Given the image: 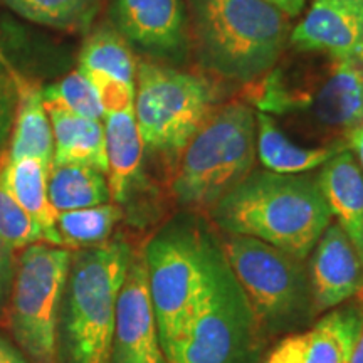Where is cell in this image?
<instances>
[{"mask_svg":"<svg viewBox=\"0 0 363 363\" xmlns=\"http://www.w3.org/2000/svg\"><path fill=\"white\" fill-rule=\"evenodd\" d=\"M257 331L259 321L217 242L203 294L174 343L163 350L165 362L244 363Z\"/></svg>","mask_w":363,"mask_h":363,"instance_id":"5","label":"cell"},{"mask_svg":"<svg viewBox=\"0 0 363 363\" xmlns=\"http://www.w3.org/2000/svg\"><path fill=\"white\" fill-rule=\"evenodd\" d=\"M216 240L192 220H174L143 251L162 350L170 347L203 294Z\"/></svg>","mask_w":363,"mask_h":363,"instance_id":"6","label":"cell"},{"mask_svg":"<svg viewBox=\"0 0 363 363\" xmlns=\"http://www.w3.org/2000/svg\"><path fill=\"white\" fill-rule=\"evenodd\" d=\"M0 363H29V360L9 340L0 337Z\"/></svg>","mask_w":363,"mask_h":363,"instance_id":"30","label":"cell"},{"mask_svg":"<svg viewBox=\"0 0 363 363\" xmlns=\"http://www.w3.org/2000/svg\"><path fill=\"white\" fill-rule=\"evenodd\" d=\"M342 145L330 147H303L283 133L272 115L256 113V153L261 165L276 174H306L321 169Z\"/></svg>","mask_w":363,"mask_h":363,"instance_id":"20","label":"cell"},{"mask_svg":"<svg viewBox=\"0 0 363 363\" xmlns=\"http://www.w3.org/2000/svg\"><path fill=\"white\" fill-rule=\"evenodd\" d=\"M121 219V208L115 203H101L78 211L59 212L57 233L62 246L72 249L96 247L108 242Z\"/></svg>","mask_w":363,"mask_h":363,"instance_id":"24","label":"cell"},{"mask_svg":"<svg viewBox=\"0 0 363 363\" xmlns=\"http://www.w3.org/2000/svg\"><path fill=\"white\" fill-rule=\"evenodd\" d=\"M6 6L35 24L74 30L88 26L99 0H4Z\"/></svg>","mask_w":363,"mask_h":363,"instance_id":"25","label":"cell"},{"mask_svg":"<svg viewBox=\"0 0 363 363\" xmlns=\"http://www.w3.org/2000/svg\"><path fill=\"white\" fill-rule=\"evenodd\" d=\"M254 98L267 115L303 113L326 130L350 135L363 123V59H331L313 72L271 69Z\"/></svg>","mask_w":363,"mask_h":363,"instance_id":"9","label":"cell"},{"mask_svg":"<svg viewBox=\"0 0 363 363\" xmlns=\"http://www.w3.org/2000/svg\"><path fill=\"white\" fill-rule=\"evenodd\" d=\"M104 145H106L108 172L111 199L125 202L131 185L138 177L143 158V140L135 118V108L104 113Z\"/></svg>","mask_w":363,"mask_h":363,"instance_id":"18","label":"cell"},{"mask_svg":"<svg viewBox=\"0 0 363 363\" xmlns=\"http://www.w3.org/2000/svg\"><path fill=\"white\" fill-rule=\"evenodd\" d=\"M310 284L315 313L342 306L363 289V267L352 240L337 222H331L313 247Z\"/></svg>","mask_w":363,"mask_h":363,"instance_id":"14","label":"cell"},{"mask_svg":"<svg viewBox=\"0 0 363 363\" xmlns=\"http://www.w3.org/2000/svg\"><path fill=\"white\" fill-rule=\"evenodd\" d=\"M17 110V86L9 66L0 67V152L11 140Z\"/></svg>","mask_w":363,"mask_h":363,"instance_id":"28","label":"cell"},{"mask_svg":"<svg viewBox=\"0 0 363 363\" xmlns=\"http://www.w3.org/2000/svg\"><path fill=\"white\" fill-rule=\"evenodd\" d=\"M49 170L34 158L0 163V185L39 227L43 240L52 246H62L57 233V212L49 202Z\"/></svg>","mask_w":363,"mask_h":363,"instance_id":"19","label":"cell"},{"mask_svg":"<svg viewBox=\"0 0 363 363\" xmlns=\"http://www.w3.org/2000/svg\"><path fill=\"white\" fill-rule=\"evenodd\" d=\"M13 281V251L0 240V305L11 291Z\"/></svg>","mask_w":363,"mask_h":363,"instance_id":"29","label":"cell"},{"mask_svg":"<svg viewBox=\"0 0 363 363\" xmlns=\"http://www.w3.org/2000/svg\"><path fill=\"white\" fill-rule=\"evenodd\" d=\"M131 259L123 239L71 254L57 321L62 363H110L116 303Z\"/></svg>","mask_w":363,"mask_h":363,"instance_id":"3","label":"cell"},{"mask_svg":"<svg viewBox=\"0 0 363 363\" xmlns=\"http://www.w3.org/2000/svg\"><path fill=\"white\" fill-rule=\"evenodd\" d=\"M348 150L357 158L358 165L363 170V123L358 125L355 130L348 135Z\"/></svg>","mask_w":363,"mask_h":363,"instance_id":"31","label":"cell"},{"mask_svg":"<svg viewBox=\"0 0 363 363\" xmlns=\"http://www.w3.org/2000/svg\"><path fill=\"white\" fill-rule=\"evenodd\" d=\"M136 65L123 35L110 29L91 35L79 54V71L88 78H106L135 86Z\"/></svg>","mask_w":363,"mask_h":363,"instance_id":"23","label":"cell"},{"mask_svg":"<svg viewBox=\"0 0 363 363\" xmlns=\"http://www.w3.org/2000/svg\"><path fill=\"white\" fill-rule=\"evenodd\" d=\"M264 2L279 9V11L284 12L288 17L299 16L306 6V0H264Z\"/></svg>","mask_w":363,"mask_h":363,"instance_id":"32","label":"cell"},{"mask_svg":"<svg viewBox=\"0 0 363 363\" xmlns=\"http://www.w3.org/2000/svg\"><path fill=\"white\" fill-rule=\"evenodd\" d=\"M318 177L331 216L352 240L363 267V170L350 150L342 148Z\"/></svg>","mask_w":363,"mask_h":363,"instance_id":"16","label":"cell"},{"mask_svg":"<svg viewBox=\"0 0 363 363\" xmlns=\"http://www.w3.org/2000/svg\"><path fill=\"white\" fill-rule=\"evenodd\" d=\"M348 363H363V333H362L360 340L357 342V347H355V350H353L350 362Z\"/></svg>","mask_w":363,"mask_h":363,"instance_id":"33","label":"cell"},{"mask_svg":"<svg viewBox=\"0 0 363 363\" xmlns=\"http://www.w3.org/2000/svg\"><path fill=\"white\" fill-rule=\"evenodd\" d=\"M227 234L247 235L306 259L333 222L320 177L252 170L208 211Z\"/></svg>","mask_w":363,"mask_h":363,"instance_id":"1","label":"cell"},{"mask_svg":"<svg viewBox=\"0 0 363 363\" xmlns=\"http://www.w3.org/2000/svg\"><path fill=\"white\" fill-rule=\"evenodd\" d=\"M256 113L246 103L216 106L179 157L172 190L182 207L211 211L254 170Z\"/></svg>","mask_w":363,"mask_h":363,"instance_id":"4","label":"cell"},{"mask_svg":"<svg viewBox=\"0 0 363 363\" xmlns=\"http://www.w3.org/2000/svg\"><path fill=\"white\" fill-rule=\"evenodd\" d=\"M43 96L45 108H59L96 121H103L104 118L103 104L96 89L79 69L44 88Z\"/></svg>","mask_w":363,"mask_h":363,"instance_id":"26","label":"cell"},{"mask_svg":"<svg viewBox=\"0 0 363 363\" xmlns=\"http://www.w3.org/2000/svg\"><path fill=\"white\" fill-rule=\"evenodd\" d=\"M0 240L12 251L26 249L43 240L39 227L0 185Z\"/></svg>","mask_w":363,"mask_h":363,"instance_id":"27","label":"cell"},{"mask_svg":"<svg viewBox=\"0 0 363 363\" xmlns=\"http://www.w3.org/2000/svg\"><path fill=\"white\" fill-rule=\"evenodd\" d=\"M11 71L17 86V110L9 152L4 157L9 162L34 158L51 170L54 136L51 120L44 106L43 88L17 71Z\"/></svg>","mask_w":363,"mask_h":363,"instance_id":"17","label":"cell"},{"mask_svg":"<svg viewBox=\"0 0 363 363\" xmlns=\"http://www.w3.org/2000/svg\"><path fill=\"white\" fill-rule=\"evenodd\" d=\"M220 251L257 321L267 330L289 331L311 320L315 305L301 259L239 234H227L220 240Z\"/></svg>","mask_w":363,"mask_h":363,"instance_id":"7","label":"cell"},{"mask_svg":"<svg viewBox=\"0 0 363 363\" xmlns=\"http://www.w3.org/2000/svg\"><path fill=\"white\" fill-rule=\"evenodd\" d=\"M113 19L126 40L157 56L179 59L187 49L184 0H115Z\"/></svg>","mask_w":363,"mask_h":363,"instance_id":"13","label":"cell"},{"mask_svg":"<svg viewBox=\"0 0 363 363\" xmlns=\"http://www.w3.org/2000/svg\"><path fill=\"white\" fill-rule=\"evenodd\" d=\"M363 333V310L347 305L326 313L308 331L286 337L266 363H348Z\"/></svg>","mask_w":363,"mask_h":363,"instance_id":"15","label":"cell"},{"mask_svg":"<svg viewBox=\"0 0 363 363\" xmlns=\"http://www.w3.org/2000/svg\"><path fill=\"white\" fill-rule=\"evenodd\" d=\"M110 363H167L150 299L143 252L131 259L118 296Z\"/></svg>","mask_w":363,"mask_h":363,"instance_id":"11","label":"cell"},{"mask_svg":"<svg viewBox=\"0 0 363 363\" xmlns=\"http://www.w3.org/2000/svg\"><path fill=\"white\" fill-rule=\"evenodd\" d=\"M289 44L298 52L363 59V0H313Z\"/></svg>","mask_w":363,"mask_h":363,"instance_id":"12","label":"cell"},{"mask_svg":"<svg viewBox=\"0 0 363 363\" xmlns=\"http://www.w3.org/2000/svg\"><path fill=\"white\" fill-rule=\"evenodd\" d=\"M202 66L222 78L252 81L278 65L291 17L264 0H184Z\"/></svg>","mask_w":363,"mask_h":363,"instance_id":"2","label":"cell"},{"mask_svg":"<svg viewBox=\"0 0 363 363\" xmlns=\"http://www.w3.org/2000/svg\"><path fill=\"white\" fill-rule=\"evenodd\" d=\"M71 251L33 244L22 252L12 284L9 325L34 363H57V321Z\"/></svg>","mask_w":363,"mask_h":363,"instance_id":"10","label":"cell"},{"mask_svg":"<svg viewBox=\"0 0 363 363\" xmlns=\"http://www.w3.org/2000/svg\"><path fill=\"white\" fill-rule=\"evenodd\" d=\"M49 202L56 212H69L108 203L111 199L106 174L89 165H51L48 175Z\"/></svg>","mask_w":363,"mask_h":363,"instance_id":"22","label":"cell"},{"mask_svg":"<svg viewBox=\"0 0 363 363\" xmlns=\"http://www.w3.org/2000/svg\"><path fill=\"white\" fill-rule=\"evenodd\" d=\"M52 126V165L78 163L108 172L104 126L101 121L89 120L59 108H45Z\"/></svg>","mask_w":363,"mask_h":363,"instance_id":"21","label":"cell"},{"mask_svg":"<svg viewBox=\"0 0 363 363\" xmlns=\"http://www.w3.org/2000/svg\"><path fill=\"white\" fill-rule=\"evenodd\" d=\"M217 91L202 76L140 61L135 79V118L145 150L179 160L182 150L216 110Z\"/></svg>","mask_w":363,"mask_h":363,"instance_id":"8","label":"cell"}]
</instances>
